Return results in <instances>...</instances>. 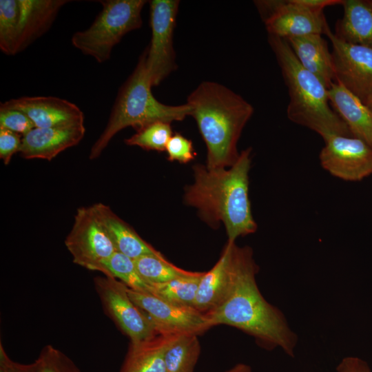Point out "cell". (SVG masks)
Listing matches in <instances>:
<instances>
[{
	"label": "cell",
	"mask_w": 372,
	"mask_h": 372,
	"mask_svg": "<svg viewBox=\"0 0 372 372\" xmlns=\"http://www.w3.org/2000/svg\"><path fill=\"white\" fill-rule=\"evenodd\" d=\"M228 242L231 285L223 302L205 313L210 326L236 327L255 338L264 347H278L293 357L297 336L282 312L261 294L256 280L258 267L251 248Z\"/></svg>",
	"instance_id": "obj_1"
},
{
	"label": "cell",
	"mask_w": 372,
	"mask_h": 372,
	"mask_svg": "<svg viewBox=\"0 0 372 372\" xmlns=\"http://www.w3.org/2000/svg\"><path fill=\"white\" fill-rule=\"evenodd\" d=\"M251 153V147L242 151L229 169L195 165L194 181L185 189V203L196 208L200 218L211 227L223 224L229 242L254 233L258 227L249 197Z\"/></svg>",
	"instance_id": "obj_2"
},
{
	"label": "cell",
	"mask_w": 372,
	"mask_h": 372,
	"mask_svg": "<svg viewBox=\"0 0 372 372\" xmlns=\"http://www.w3.org/2000/svg\"><path fill=\"white\" fill-rule=\"evenodd\" d=\"M186 103L206 145V167L233 165L240 154L237 143L254 113L253 106L231 90L213 81L198 85Z\"/></svg>",
	"instance_id": "obj_3"
},
{
	"label": "cell",
	"mask_w": 372,
	"mask_h": 372,
	"mask_svg": "<svg viewBox=\"0 0 372 372\" xmlns=\"http://www.w3.org/2000/svg\"><path fill=\"white\" fill-rule=\"evenodd\" d=\"M269 43L288 88L289 119L316 132L324 141L333 136H352L346 123L331 108L328 89L301 65L287 41L269 35Z\"/></svg>",
	"instance_id": "obj_4"
},
{
	"label": "cell",
	"mask_w": 372,
	"mask_h": 372,
	"mask_svg": "<svg viewBox=\"0 0 372 372\" xmlns=\"http://www.w3.org/2000/svg\"><path fill=\"white\" fill-rule=\"evenodd\" d=\"M152 87L147 70L145 49L134 71L121 87L107 123L90 149V159L97 158L111 139L125 127H133L138 130L156 121L171 123L190 115V107L187 103L168 105L158 101L152 94Z\"/></svg>",
	"instance_id": "obj_5"
},
{
	"label": "cell",
	"mask_w": 372,
	"mask_h": 372,
	"mask_svg": "<svg viewBox=\"0 0 372 372\" xmlns=\"http://www.w3.org/2000/svg\"><path fill=\"white\" fill-rule=\"evenodd\" d=\"M99 2L102 5L101 12L88 28L73 34L71 43L83 54L103 63L110 58L112 49L126 34L142 26L141 12L147 1Z\"/></svg>",
	"instance_id": "obj_6"
},
{
	"label": "cell",
	"mask_w": 372,
	"mask_h": 372,
	"mask_svg": "<svg viewBox=\"0 0 372 372\" xmlns=\"http://www.w3.org/2000/svg\"><path fill=\"white\" fill-rule=\"evenodd\" d=\"M67 0H1L0 49L15 55L52 26Z\"/></svg>",
	"instance_id": "obj_7"
},
{
	"label": "cell",
	"mask_w": 372,
	"mask_h": 372,
	"mask_svg": "<svg viewBox=\"0 0 372 372\" xmlns=\"http://www.w3.org/2000/svg\"><path fill=\"white\" fill-rule=\"evenodd\" d=\"M65 245L74 263L103 273L104 262L116 251L92 206L77 209Z\"/></svg>",
	"instance_id": "obj_8"
},
{
	"label": "cell",
	"mask_w": 372,
	"mask_h": 372,
	"mask_svg": "<svg viewBox=\"0 0 372 372\" xmlns=\"http://www.w3.org/2000/svg\"><path fill=\"white\" fill-rule=\"evenodd\" d=\"M180 1H149L152 37L146 50V67L152 86L158 85L176 68L173 34Z\"/></svg>",
	"instance_id": "obj_9"
},
{
	"label": "cell",
	"mask_w": 372,
	"mask_h": 372,
	"mask_svg": "<svg viewBox=\"0 0 372 372\" xmlns=\"http://www.w3.org/2000/svg\"><path fill=\"white\" fill-rule=\"evenodd\" d=\"M255 4L269 35L284 39L323 34L329 26L323 10L313 9L297 0H262Z\"/></svg>",
	"instance_id": "obj_10"
},
{
	"label": "cell",
	"mask_w": 372,
	"mask_h": 372,
	"mask_svg": "<svg viewBox=\"0 0 372 372\" xmlns=\"http://www.w3.org/2000/svg\"><path fill=\"white\" fill-rule=\"evenodd\" d=\"M96 291L106 313L130 339L139 342L159 334L143 313L132 301L128 287L110 276L94 278Z\"/></svg>",
	"instance_id": "obj_11"
},
{
	"label": "cell",
	"mask_w": 372,
	"mask_h": 372,
	"mask_svg": "<svg viewBox=\"0 0 372 372\" xmlns=\"http://www.w3.org/2000/svg\"><path fill=\"white\" fill-rule=\"evenodd\" d=\"M159 334H200L211 327L205 315L193 307L167 302L150 293L127 289Z\"/></svg>",
	"instance_id": "obj_12"
},
{
	"label": "cell",
	"mask_w": 372,
	"mask_h": 372,
	"mask_svg": "<svg viewBox=\"0 0 372 372\" xmlns=\"http://www.w3.org/2000/svg\"><path fill=\"white\" fill-rule=\"evenodd\" d=\"M324 34L332 43L335 81L364 102L372 94V48L344 41L329 26Z\"/></svg>",
	"instance_id": "obj_13"
},
{
	"label": "cell",
	"mask_w": 372,
	"mask_h": 372,
	"mask_svg": "<svg viewBox=\"0 0 372 372\" xmlns=\"http://www.w3.org/2000/svg\"><path fill=\"white\" fill-rule=\"evenodd\" d=\"M319 160L326 171L344 180L358 181L372 174V148L352 136L327 138Z\"/></svg>",
	"instance_id": "obj_14"
},
{
	"label": "cell",
	"mask_w": 372,
	"mask_h": 372,
	"mask_svg": "<svg viewBox=\"0 0 372 372\" xmlns=\"http://www.w3.org/2000/svg\"><path fill=\"white\" fill-rule=\"evenodd\" d=\"M0 107L21 111L35 127L84 123L83 112L76 104L55 96H22L1 103Z\"/></svg>",
	"instance_id": "obj_15"
},
{
	"label": "cell",
	"mask_w": 372,
	"mask_h": 372,
	"mask_svg": "<svg viewBox=\"0 0 372 372\" xmlns=\"http://www.w3.org/2000/svg\"><path fill=\"white\" fill-rule=\"evenodd\" d=\"M85 133L84 123L52 127H34L22 137L19 153L25 159L51 161L77 145Z\"/></svg>",
	"instance_id": "obj_16"
},
{
	"label": "cell",
	"mask_w": 372,
	"mask_h": 372,
	"mask_svg": "<svg viewBox=\"0 0 372 372\" xmlns=\"http://www.w3.org/2000/svg\"><path fill=\"white\" fill-rule=\"evenodd\" d=\"M328 96L333 110L346 123L352 135L372 148V111L358 97L335 81Z\"/></svg>",
	"instance_id": "obj_17"
},
{
	"label": "cell",
	"mask_w": 372,
	"mask_h": 372,
	"mask_svg": "<svg viewBox=\"0 0 372 372\" xmlns=\"http://www.w3.org/2000/svg\"><path fill=\"white\" fill-rule=\"evenodd\" d=\"M301 65L329 89L335 81L331 52L322 34H312L285 39Z\"/></svg>",
	"instance_id": "obj_18"
},
{
	"label": "cell",
	"mask_w": 372,
	"mask_h": 372,
	"mask_svg": "<svg viewBox=\"0 0 372 372\" xmlns=\"http://www.w3.org/2000/svg\"><path fill=\"white\" fill-rule=\"evenodd\" d=\"M92 207L116 251L134 260L146 255H162L116 215L110 207L101 203H96Z\"/></svg>",
	"instance_id": "obj_19"
},
{
	"label": "cell",
	"mask_w": 372,
	"mask_h": 372,
	"mask_svg": "<svg viewBox=\"0 0 372 372\" xmlns=\"http://www.w3.org/2000/svg\"><path fill=\"white\" fill-rule=\"evenodd\" d=\"M231 280L230 246L227 242L215 265L204 272L197 289L194 308L206 313L218 307L225 298Z\"/></svg>",
	"instance_id": "obj_20"
},
{
	"label": "cell",
	"mask_w": 372,
	"mask_h": 372,
	"mask_svg": "<svg viewBox=\"0 0 372 372\" xmlns=\"http://www.w3.org/2000/svg\"><path fill=\"white\" fill-rule=\"evenodd\" d=\"M344 14L335 25L340 39L372 48V0H343Z\"/></svg>",
	"instance_id": "obj_21"
},
{
	"label": "cell",
	"mask_w": 372,
	"mask_h": 372,
	"mask_svg": "<svg viewBox=\"0 0 372 372\" xmlns=\"http://www.w3.org/2000/svg\"><path fill=\"white\" fill-rule=\"evenodd\" d=\"M175 334H158L139 342H130L120 372H166L165 351Z\"/></svg>",
	"instance_id": "obj_22"
},
{
	"label": "cell",
	"mask_w": 372,
	"mask_h": 372,
	"mask_svg": "<svg viewBox=\"0 0 372 372\" xmlns=\"http://www.w3.org/2000/svg\"><path fill=\"white\" fill-rule=\"evenodd\" d=\"M200 353L197 334L174 335L165 351L166 372H193Z\"/></svg>",
	"instance_id": "obj_23"
},
{
	"label": "cell",
	"mask_w": 372,
	"mask_h": 372,
	"mask_svg": "<svg viewBox=\"0 0 372 372\" xmlns=\"http://www.w3.org/2000/svg\"><path fill=\"white\" fill-rule=\"evenodd\" d=\"M203 274L204 272H196L192 276L152 285L150 293L176 305L194 308L197 289Z\"/></svg>",
	"instance_id": "obj_24"
},
{
	"label": "cell",
	"mask_w": 372,
	"mask_h": 372,
	"mask_svg": "<svg viewBox=\"0 0 372 372\" xmlns=\"http://www.w3.org/2000/svg\"><path fill=\"white\" fill-rule=\"evenodd\" d=\"M134 263L140 276L150 285L165 283L196 273L176 267L163 255L143 256L135 259Z\"/></svg>",
	"instance_id": "obj_25"
},
{
	"label": "cell",
	"mask_w": 372,
	"mask_h": 372,
	"mask_svg": "<svg viewBox=\"0 0 372 372\" xmlns=\"http://www.w3.org/2000/svg\"><path fill=\"white\" fill-rule=\"evenodd\" d=\"M103 267L105 276L116 278L132 290L151 293L152 286L140 276L134 259L115 251Z\"/></svg>",
	"instance_id": "obj_26"
},
{
	"label": "cell",
	"mask_w": 372,
	"mask_h": 372,
	"mask_svg": "<svg viewBox=\"0 0 372 372\" xmlns=\"http://www.w3.org/2000/svg\"><path fill=\"white\" fill-rule=\"evenodd\" d=\"M172 135L170 123L156 121L136 130L134 134L124 141L130 146H138L146 150L165 152Z\"/></svg>",
	"instance_id": "obj_27"
},
{
	"label": "cell",
	"mask_w": 372,
	"mask_h": 372,
	"mask_svg": "<svg viewBox=\"0 0 372 372\" xmlns=\"http://www.w3.org/2000/svg\"><path fill=\"white\" fill-rule=\"evenodd\" d=\"M32 364L33 372H81L68 356L50 344L41 349Z\"/></svg>",
	"instance_id": "obj_28"
},
{
	"label": "cell",
	"mask_w": 372,
	"mask_h": 372,
	"mask_svg": "<svg viewBox=\"0 0 372 372\" xmlns=\"http://www.w3.org/2000/svg\"><path fill=\"white\" fill-rule=\"evenodd\" d=\"M34 127L32 121L21 111L0 107V128L23 136Z\"/></svg>",
	"instance_id": "obj_29"
},
{
	"label": "cell",
	"mask_w": 372,
	"mask_h": 372,
	"mask_svg": "<svg viewBox=\"0 0 372 372\" xmlns=\"http://www.w3.org/2000/svg\"><path fill=\"white\" fill-rule=\"evenodd\" d=\"M165 152L169 161H176L181 163L192 161L196 156L192 141L178 133L171 136Z\"/></svg>",
	"instance_id": "obj_30"
},
{
	"label": "cell",
	"mask_w": 372,
	"mask_h": 372,
	"mask_svg": "<svg viewBox=\"0 0 372 372\" xmlns=\"http://www.w3.org/2000/svg\"><path fill=\"white\" fill-rule=\"evenodd\" d=\"M21 141L20 134L0 128V158L4 165H8L12 156L19 152Z\"/></svg>",
	"instance_id": "obj_31"
},
{
	"label": "cell",
	"mask_w": 372,
	"mask_h": 372,
	"mask_svg": "<svg viewBox=\"0 0 372 372\" xmlns=\"http://www.w3.org/2000/svg\"><path fill=\"white\" fill-rule=\"evenodd\" d=\"M0 372H33L32 364H21L13 361L0 343Z\"/></svg>",
	"instance_id": "obj_32"
},
{
	"label": "cell",
	"mask_w": 372,
	"mask_h": 372,
	"mask_svg": "<svg viewBox=\"0 0 372 372\" xmlns=\"http://www.w3.org/2000/svg\"><path fill=\"white\" fill-rule=\"evenodd\" d=\"M336 372H371L366 362L357 357H347L342 360Z\"/></svg>",
	"instance_id": "obj_33"
},
{
	"label": "cell",
	"mask_w": 372,
	"mask_h": 372,
	"mask_svg": "<svg viewBox=\"0 0 372 372\" xmlns=\"http://www.w3.org/2000/svg\"><path fill=\"white\" fill-rule=\"evenodd\" d=\"M301 4L313 9L323 10L325 7L342 4L343 0H297Z\"/></svg>",
	"instance_id": "obj_34"
},
{
	"label": "cell",
	"mask_w": 372,
	"mask_h": 372,
	"mask_svg": "<svg viewBox=\"0 0 372 372\" xmlns=\"http://www.w3.org/2000/svg\"><path fill=\"white\" fill-rule=\"evenodd\" d=\"M225 372H252V370L249 365L240 363Z\"/></svg>",
	"instance_id": "obj_35"
},
{
	"label": "cell",
	"mask_w": 372,
	"mask_h": 372,
	"mask_svg": "<svg viewBox=\"0 0 372 372\" xmlns=\"http://www.w3.org/2000/svg\"><path fill=\"white\" fill-rule=\"evenodd\" d=\"M364 103L372 111V94L368 96Z\"/></svg>",
	"instance_id": "obj_36"
}]
</instances>
